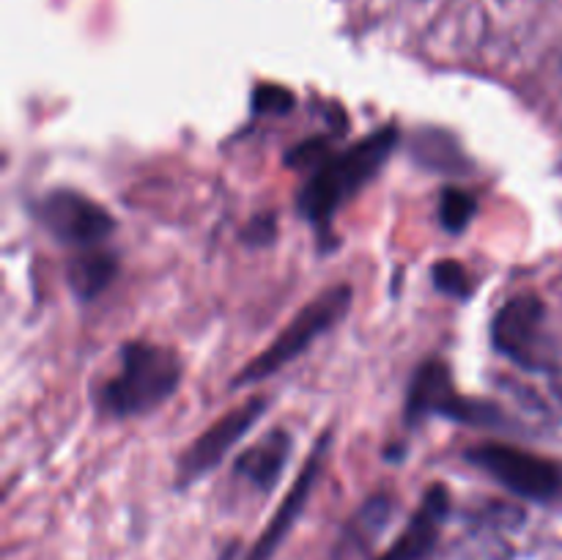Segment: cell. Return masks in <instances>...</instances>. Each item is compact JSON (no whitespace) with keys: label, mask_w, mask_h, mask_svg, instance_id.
Masks as SVG:
<instances>
[{"label":"cell","mask_w":562,"mask_h":560,"mask_svg":"<svg viewBox=\"0 0 562 560\" xmlns=\"http://www.w3.org/2000/svg\"><path fill=\"white\" fill-rule=\"evenodd\" d=\"M398 126H384V130L373 132V135L362 137L355 146L346 148L340 154H329L305 187L296 195V209H300L302 220L316 228L318 239H329V228H333L335 214L340 212L344 203H349L362 187L371 179H376L379 170L390 159V154L398 148Z\"/></svg>","instance_id":"obj_1"},{"label":"cell","mask_w":562,"mask_h":560,"mask_svg":"<svg viewBox=\"0 0 562 560\" xmlns=\"http://www.w3.org/2000/svg\"><path fill=\"white\" fill-rule=\"evenodd\" d=\"M181 357L170 346L130 340L121 346L119 366L97 388V410L104 417H135L157 410L181 384Z\"/></svg>","instance_id":"obj_2"},{"label":"cell","mask_w":562,"mask_h":560,"mask_svg":"<svg viewBox=\"0 0 562 560\" xmlns=\"http://www.w3.org/2000/svg\"><path fill=\"white\" fill-rule=\"evenodd\" d=\"M351 296H355V291H351V285L346 283L322 291L316 300L307 302V305L291 318L289 327H285L283 333H280L278 338L261 351V355L252 357V360L236 373L231 388L239 390V388H247V384L261 382V379L283 371V368L289 366V362H294L300 355H305V351L311 349L324 333L338 327L340 318L349 313Z\"/></svg>","instance_id":"obj_3"},{"label":"cell","mask_w":562,"mask_h":560,"mask_svg":"<svg viewBox=\"0 0 562 560\" xmlns=\"http://www.w3.org/2000/svg\"><path fill=\"white\" fill-rule=\"evenodd\" d=\"M428 415L448 417V421L477 428H505L510 423L503 406L494 401L461 395L456 390L448 362L442 360L423 362L412 377L409 395H406V423L409 426Z\"/></svg>","instance_id":"obj_4"},{"label":"cell","mask_w":562,"mask_h":560,"mask_svg":"<svg viewBox=\"0 0 562 560\" xmlns=\"http://www.w3.org/2000/svg\"><path fill=\"white\" fill-rule=\"evenodd\" d=\"M464 459L503 483L516 497L552 503L562 494V464L532 450L508 443H477L464 450Z\"/></svg>","instance_id":"obj_5"},{"label":"cell","mask_w":562,"mask_h":560,"mask_svg":"<svg viewBox=\"0 0 562 560\" xmlns=\"http://www.w3.org/2000/svg\"><path fill=\"white\" fill-rule=\"evenodd\" d=\"M492 344L525 371H552L554 346L547 333V305L532 291L510 296L492 322Z\"/></svg>","instance_id":"obj_6"},{"label":"cell","mask_w":562,"mask_h":560,"mask_svg":"<svg viewBox=\"0 0 562 560\" xmlns=\"http://www.w3.org/2000/svg\"><path fill=\"white\" fill-rule=\"evenodd\" d=\"M267 406L269 399L252 395V399L241 401L239 406L225 412L217 423H212V426L181 453L179 467H176V483H179V486H190V483L201 481L206 472H212L214 467L234 450V445L241 443V437L261 421Z\"/></svg>","instance_id":"obj_7"},{"label":"cell","mask_w":562,"mask_h":560,"mask_svg":"<svg viewBox=\"0 0 562 560\" xmlns=\"http://www.w3.org/2000/svg\"><path fill=\"white\" fill-rule=\"evenodd\" d=\"M36 217L58 242L97 247L115 231V220L102 203L77 190H53L36 203Z\"/></svg>","instance_id":"obj_8"},{"label":"cell","mask_w":562,"mask_h":560,"mask_svg":"<svg viewBox=\"0 0 562 560\" xmlns=\"http://www.w3.org/2000/svg\"><path fill=\"white\" fill-rule=\"evenodd\" d=\"M329 448H333V434L324 432L322 437H318V443L313 445L311 456H307L305 467L300 470L296 481L291 483L285 500L280 503V508L274 511V516H272V522L267 525V530H263L261 536H258V541L252 544L247 560H272L274 558V552L280 549V544L285 541V536H289V533L294 530L296 522H300L302 511H305L307 500H311L313 489H316L318 475H322L324 464H327Z\"/></svg>","instance_id":"obj_9"},{"label":"cell","mask_w":562,"mask_h":560,"mask_svg":"<svg viewBox=\"0 0 562 560\" xmlns=\"http://www.w3.org/2000/svg\"><path fill=\"white\" fill-rule=\"evenodd\" d=\"M450 516V489L445 483H434L423 494L420 508L412 514L409 525L404 527L393 547L379 560H428L439 544L445 522Z\"/></svg>","instance_id":"obj_10"},{"label":"cell","mask_w":562,"mask_h":560,"mask_svg":"<svg viewBox=\"0 0 562 560\" xmlns=\"http://www.w3.org/2000/svg\"><path fill=\"white\" fill-rule=\"evenodd\" d=\"M294 450V439L285 428H272L263 439L241 450V456L234 464V475L245 483L256 486L258 492H272L274 483L283 475L289 456Z\"/></svg>","instance_id":"obj_11"},{"label":"cell","mask_w":562,"mask_h":560,"mask_svg":"<svg viewBox=\"0 0 562 560\" xmlns=\"http://www.w3.org/2000/svg\"><path fill=\"white\" fill-rule=\"evenodd\" d=\"M115 275H119V258H115V253L97 250V247L71 258L69 269H66V280H69L71 294H75L77 300L86 302L102 294V291L113 283Z\"/></svg>","instance_id":"obj_12"},{"label":"cell","mask_w":562,"mask_h":560,"mask_svg":"<svg viewBox=\"0 0 562 560\" xmlns=\"http://www.w3.org/2000/svg\"><path fill=\"white\" fill-rule=\"evenodd\" d=\"M453 558L456 560H514L516 549L503 530L494 527L472 525L470 533L453 544Z\"/></svg>","instance_id":"obj_13"},{"label":"cell","mask_w":562,"mask_h":560,"mask_svg":"<svg viewBox=\"0 0 562 560\" xmlns=\"http://www.w3.org/2000/svg\"><path fill=\"white\" fill-rule=\"evenodd\" d=\"M477 214V198L459 187H445L439 198V223L448 234H464Z\"/></svg>","instance_id":"obj_14"},{"label":"cell","mask_w":562,"mask_h":560,"mask_svg":"<svg viewBox=\"0 0 562 560\" xmlns=\"http://www.w3.org/2000/svg\"><path fill=\"white\" fill-rule=\"evenodd\" d=\"M431 278L437 291H442L445 296H453V300H470L475 294V280L467 272V267L453 258H445V261L434 264Z\"/></svg>","instance_id":"obj_15"},{"label":"cell","mask_w":562,"mask_h":560,"mask_svg":"<svg viewBox=\"0 0 562 560\" xmlns=\"http://www.w3.org/2000/svg\"><path fill=\"white\" fill-rule=\"evenodd\" d=\"M470 525L494 527V530H516L525 525V511L514 503H486L470 514Z\"/></svg>","instance_id":"obj_16"},{"label":"cell","mask_w":562,"mask_h":560,"mask_svg":"<svg viewBox=\"0 0 562 560\" xmlns=\"http://www.w3.org/2000/svg\"><path fill=\"white\" fill-rule=\"evenodd\" d=\"M294 108V93L285 91L283 86H258L256 93H252V110L263 115H283Z\"/></svg>","instance_id":"obj_17"},{"label":"cell","mask_w":562,"mask_h":560,"mask_svg":"<svg viewBox=\"0 0 562 560\" xmlns=\"http://www.w3.org/2000/svg\"><path fill=\"white\" fill-rule=\"evenodd\" d=\"M329 143L327 137H307V141L296 143L294 148L289 152V157H285V163L291 165V168H307V170H316L318 165L324 163V159L329 157Z\"/></svg>","instance_id":"obj_18"},{"label":"cell","mask_w":562,"mask_h":560,"mask_svg":"<svg viewBox=\"0 0 562 560\" xmlns=\"http://www.w3.org/2000/svg\"><path fill=\"white\" fill-rule=\"evenodd\" d=\"M241 239L247 245H267V242L274 239V217L272 214H258V217L250 220L245 231H241Z\"/></svg>","instance_id":"obj_19"}]
</instances>
